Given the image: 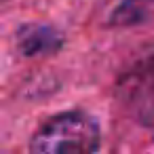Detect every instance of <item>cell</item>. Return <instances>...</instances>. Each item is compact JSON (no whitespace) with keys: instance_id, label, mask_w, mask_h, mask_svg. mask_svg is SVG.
<instances>
[{"instance_id":"1","label":"cell","mask_w":154,"mask_h":154,"mask_svg":"<svg viewBox=\"0 0 154 154\" xmlns=\"http://www.w3.org/2000/svg\"><path fill=\"white\" fill-rule=\"evenodd\" d=\"M101 143L97 120L80 110L47 118L30 137L28 148L36 154H89Z\"/></svg>"},{"instance_id":"4","label":"cell","mask_w":154,"mask_h":154,"mask_svg":"<svg viewBox=\"0 0 154 154\" xmlns=\"http://www.w3.org/2000/svg\"><path fill=\"white\" fill-rule=\"evenodd\" d=\"M112 28H137L154 23V0H120L110 13Z\"/></svg>"},{"instance_id":"2","label":"cell","mask_w":154,"mask_h":154,"mask_svg":"<svg viewBox=\"0 0 154 154\" xmlns=\"http://www.w3.org/2000/svg\"><path fill=\"white\" fill-rule=\"evenodd\" d=\"M118 91L139 120L154 127V55L135 63L120 78Z\"/></svg>"},{"instance_id":"3","label":"cell","mask_w":154,"mask_h":154,"mask_svg":"<svg viewBox=\"0 0 154 154\" xmlns=\"http://www.w3.org/2000/svg\"><path fill=\"white\" fill-rule=\"evenodd\" d=\"M13 42L21 57L36 59V57L55 55L63 47V34L51 23L30 21V23H21L15 30Z\"/></svg>"}]
</instances>
